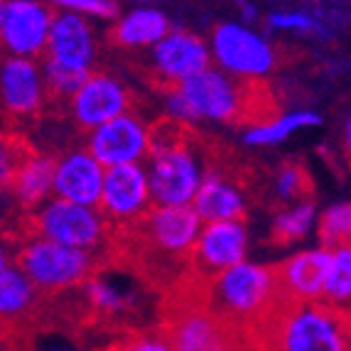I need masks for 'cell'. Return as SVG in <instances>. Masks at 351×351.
<instances>
[{
	"label": "cell",
	"mask_w": 351,
	"mask_h": 351,
	"mask_svg": "<svg viewBox=\"0 0 351 351\" xmlns=\"http://www.w3.org/2000/svg\"><path fill=\"white\" fill-rule=\"evenodd\" d=\"M3 12H5V0H0V20H3Z\"/></svg>",
	"instance_id": "obj_37"
},
{
	"label": "cell",
	"mask_w": 351,
	"mask_h": 351,
	"mask_svg": "<svg viewBox=\"0 0 351 351\" xmlns=\"http://www.w3.org/2000/svg\"><path fill=\"white\" fill-rule=\"evenodd\" d=\"M12 263L23 270L40 293L49 295L84 285L101 265L96 253L62 246L40 236H29L18 248Z\"/></svg>",
	"instance_id": "obj_6"
},
{
	"label": "cell",
	"mask_w": 351,
	"mask_h": 351,
	"mask_svg": "<svg viewBox=\"0 0 351 351\" xmlns=\"http://www.w3.org/2000/svg\"><path fill=\"white\" fill-rule=\"evenodd\" d=\"M317 209L310 199L295 202L287 209L278 211L273 228H270V241L276 246H290V243H298L304 236L310 234L312 226H315Z\"/></svg>",
	"instance_id": "obj_26"
},
{
	"label": "cell",
	"mask_w": 351,
	"mask_h": 351,
	"mask_svg": "<svg viewBox=\"0 0 351 351\" xmlns=\"http://www.w3.org/2000/svg\"><path fill=\"white\" fill-rule=\"evenodd\" d=\"M37 351H76V349H69V346H47V349H37Z\"/></svg>",
	"instance_id": "obj_36"
},
{
	"label": "cell",
	"mask_w": 351,
	"mask_h": 351,
	"mask_svg": "<svg viewBox=\"0 0 351 351\" xmlns=\"http://www.w3.org/2000/svg\"><path fill=\"white\" fill-rule=\"evenodd\" d=\"M27 226L32 236L88 253H99V248H104L113 234L111 223L106 221L99 206L74 204L57 197L29 211Z\"/></svg>",
	"instance_id": "obj_7"
},
{
	"label": "cell",
	"mask_w": 351,
	"mask_h": 351,
	"mask_svg": "<svg viewBox=\"0 0 351 351\" xmlns=\"http://www.w3.org/2000/svg\"><path fill=\"white\" fill-rule=\"evenodd\" d=\"M130 104V91L121 79L104 71H91L82 88L69 99V113L79 128L94 130L106 121L128 113Z\"/></svg>",
	"instance_id": "obj_14"
},
{
	"label": "cell",
	"mask_w": 351,
	"mask_h": 351,
	"mask_svg": "<svg viewBox=\"0 0 351 351\" xmlns=\"http://www.w3.org/2000/svg\"><path fill=\"white\" fill-rule=\"evenodd\" d=\"M138 3H145L147 5V3H160V0H138Z\"/></svg>",
	"instance_id": "obj_38"
},
{
	"label": "cell",
	"mask_w": 351,
	"mask_h": 351,
	"mask_svg": "<svg viewBox=\"0 0 351 351\" xmlns=\"http://www.w3.org/2000/svg\"><path fill=\"white\" fill-rule=\"evenodd\" d=\"M332 251L324 246L300 251L273 265L276 270L278 293L285 304H307L322 300L324 280H327Z\"/></svg>",
	"instance_id": "obj_15"
},
{
	"label": "cell",
	"mask_w": 351,
	"mask_h": 351,
	"mask_svg": "<svg viewBox=\"0 0 351 351\" xmlns=\"http://www.w3.org/2000/svg\"><path fill=\"white\" fill-rule=\"evenodd\" d=\"M47 101L42 66L35 59L5 57L0 62V104L20 118L37 116Z\"/></svg>",
	"instance_id": "obj_16"
},
{
	"label": "cell",
	"mask_w": 351,
	"mask_h": 351,
	"mask_svg": "<svg viewBox=\"0 0 351 351\" xmlns=\"http://www.w3.org/2000/svg\"><path fill=\"white\" fill-rule=\"evenodd\" d=\"M106 167L88 150H69L54 160L52 197L84 206H99Z\"/></svg>",
	"instance_id": "obj_17"
},
{
	"label": "cell",
	"mask_w": 351,
	"mask_h": 351,
	"mask_svg": "<svg viewBox=\"0 0 351 351\" xmlns=\"http://www.w3.org/2000/svg\"><path fill=\"white\" fill-rule=\"evenodd\" d=\"M52 187H54V158L35 150L18 170L10 189L15 192V197H18V202L25 209L35 211L37 206H42L47 199H52Z\"/></svg>",
	"instance_id": "obj_22"
},
{
	"label": "cell",
	"mask_w": 351,
	"mask_h": 351,
	"mask_svg": "<svg viewBox=\"0 0 351 351\" xmlns=\"http://www.w3.org/2000/svg\"><path fill=\"white\" fill-rule=\"evenodd\" d=\"M192 206L202 223L209 221H243L246 219V197L234 182L217 170H206L202 184L192 199Z\"/></svg>",
	"instance_id": "obj_19"
},
{
	"label": "cell",
	"mask_w": 351,
	"mask_h": 351,
	"mask_svg": "<svg viewBox=\"0 0 351 351\" xmlns=\"http://www.w3.org/2000/svg\"><path fill=\"white\" fill-rule=\"evenodd\" d=\"M177 88L192 108L194 121L204 118L251 128L278 116L276 96L265 79H236L226 71L209 66Z\"/></svg>",
	"instance_id": "obj_2"
},
{
	"label": "cell",
	"mask_w": 351,
	"mask_h": 351,
	"mask_svg": "<svg viewBox=\"0 0 351 351\" xmlns=\"http://www.w3.org/2000/svg\"><path fill=\"white\" fill-rule=\"evenodd\" d=\"M317 236L324 248H337L349 243L351 239V202H341V204H332L324 209L317 223Z\"/></svg>",
	"instance_id": "obj_28"
},
{
	"label": "cell",
	"mask_w": 351,
	"mask_h": 351,
	"mask_svg": "<svg viewBox=\"0 0 351 351\" xmlns=\"http://www.w3.org/2000/svg\"><path fill=\"white\" fill-rule=\"evenodd\" d=\"M204 285L182 278L165 295L160 329L172 351H258L248 332L211 312L202 298Z\"/></svg>",
	"instance_id": "obj_1"
},
{
	"label": "cell",
	"mask_w": 351,
	"mask_h": 351,
	"mask_svg": "<svg viewBox=\"0 0 351 351\" xmlns=\"http://www.w3.org/2000/svg\"><path fill=\"white\" fill-rule=\"evenodd\" d=\"M32 152L35 150L23 135L0 133V189L12 187L15 175H18V170Z\"/></svg>",
	"instance_id": "obj_29"
},
{
	"label": "cell",
	"mask_w": 351,
	"mask_h": 351,
	"mask_svg": "<svg viewBox=\"0 0 351 351\" xmlns=\"http://www.w3.org/2000/svg\"><path fill=\"white\" fill-rule=\"evenodd\" d=\"M145 172L152 204H192L204 170L192 147V128L187 123L165 118L152 125Z\"/></svg>",
	"instance_id": "obj_4"
},
{
	"label": "cell",
	"mask_w": 351,
	"mask_h": 351,
	"mask_svg": "<svg viewBox=\"0 0 351 351\" xmlns=\"http://www.w3.org/2000/svg\"><path fill=\"white\" fill-rule=\"evenodd\" d=\"M258 351H351V315L324 302L285 304L256 339Z\"/></svg>",
	"instance_id": "obj_5"
},
{
	"label": "cell",
	"mask_w": 351,
	"mask_h": 351,
	"mask_svg": "<svg viewBox=\"0 0 351 351\" xmlns=\"http://www.w3.org/2000/svg\"><path fill=\"white\" fill-rule=\"evenodd\" d=\"M150 64L158 88L180 86L187 79L211 66V52L199 35L187 29H170L158 45L150 47Z\"/></svg>",
	"instance_id": "obj_12"
},
{
	"label": "cell",
	"mask_w": 351,
	"mask_h": 351,
	"mask_svg": "<svg viewBox=\"0 0 351 351\" xmlns=\"http://www.w3.org/2000/svg\"><path fill=\"white\" fill-rule=\"evenodd\" d=\"M270 29H280V32H312L317 29V20L307 12H273L268 18Z\"/></svg>",
	"instance_id": "obj_33"
},
{
	"label": "cell",
	"mask_w": 351,
	"mask_h": 351,
	"mask_svg": "<svg viewBox=\"0 0 351 351\" xmlns=\"http://www.w3.org/2000/svg\"><path fill=\"white\" fill-rule=\"evenodd\" d=\"M349 246H351V239H349Z\"/></svg>",
	"instance_id": "obj_39"
},
{
	"label": "cell",
	"mask_w": 351,
	"mask_h": 351,
	"mask_svg": "<svg viewBox=\"0 0 351 351\" xmlns=\"http://www.w3.org/2000/svg\"><path fill=\"white\" fill-rule=\"evenodd\" d=\"M42 76H45L47 96L69 101L82 88V84L91 76V71L74 69V66H64L59 64V62H52V59H45L42 62Z\"/></svg>",
	"instance_id": "obj_27"
},
{
	"label": "cell",
	"mask_w": 351,
	"mask_h": 351,
	"mask_svg": "<svg viewBox=\"0 0 351 351\" xmlns=\"http://www.w3.org/2000/svg\"><path fill=\"white\" fill-rule=\"evenodd\" d=\"M96 54H99V47H96V32L91 23L76 12H54L45 59H52V62H59L64 66H74V69L91 71Z\"/></svg>",
	"instance_id": "obj_18"
},
{
	"label": "cell",
	"mask_w": 351,
	"mask_h": 351,
	"mask_svg": "<svg viewBox=\"0 0 351 351\" xmlns=\"http://www.w3.org/2000/svg\"><path fill=\"white\" fill-rule=\"evenodd\" d=\"M106 351H172L170 341L162 329H147V332L123 334L118 341H113Z\"/></svg>",
	"instance_id": "obj_31"
},
{
	"label": "cell",
	"mask_w": 351,
	"mask_h": 351,
	"mask_svg": "<svg viewBox=\"0 0 351 351\" xmlns=\"http://www.w3.org/2000/svg\"><path fill=\"white\" fill-rule=\"evenodd\" d=\"M10 263H12L10 251H8V246H5V243H3V241H0V273H3V270H5Z\"/></svg>",
	"instance_id": "obj_35"
},
{
	"label": "cell",
	"mask_w": 351,
	"mask_h": 351,
	"mask_svg": "<svg viewBox=\"0 0 351 351\" xmlns=\"http://www.w3.org/2000/svg\"><path fill=\"white\" fill-rule=\"evenodd\" d=\"M152 206L150 182L143 162L113 165L106 167L104 189H101L99 211L111 223V228H123L135 223Z\"/></svg>",
	"instance_id": "obj_11"
},
{
	"label": "cell",
	"mask_w": 351,
	"mask_h": 351,
	"mask_svg": "<svg viewBox=\"0 0 351 351\" xmlns=\"http://www.w3.org/2000/svg\"><path fill=\"white\" fill-rule=\"evenodd\" d=\"M40 290L15 263L0 273V322H18L35 310Z\"/></svg>",
	"instance_id": "obj_23"
},
{
	"label": "cell",
	"mask_w": 351,
	"mask_h": 351,
	"mask_svg": "<svg viewBox=\"0 0 351 351\" xmlns=\"http://www.w3.org/2000/svg\"><path fill=\"white\" fill-rule=\"evenodd\" d=\"M86 150L104 167L143 162L150 152V128L135 113L111 118L99 128L88 130Z\"/></svg>",
	"instance_id": "obj_13"
},
{
	"label": "cell",
	"mask_w": 351,
	"mask_h": 351,
	"mask_svg": "<svg viewBox=\"0 0 351 351\" xmlns=\"http://www.w3.org/2000/svg\"><path fill=\"white\" fill-rule=\"evenodd\" d=\"M170 18L162 10L150 5L133 8L125 12L123 18H118L113 27L108 29V40L118 47L125 49H141L158 45L167 32H170Z\"/></svg>",
	"instance_id": "obj_20"
},
{
	"label": "cell",
	"mask_w": 351,
	"mask_h": 351,
	"mask_svg": "<svg viewBox=\"0 0 351 351\" xmlns=\"http://www.w3.org/2000/svg\"><path fill=\"white\" fill-rule=\"evenodd\" d=\"M52 8L66 12H76V15H84V18H101V20H111L118 15L116 0H45Z\"/></svg>",
	"instance_id": "obj_32"
},
{
	"label": "cell",
	"mask_w": 351,
	"mask_h": 351,
	"mask_svg": "<svg viewBox=\"0 0 351 351\" xmlns=\"http://www.w3.org/2000/svg\"><path fill=\"white\" fill-rule=\"evenodd\" d=\"M82 287H84V302H86L91 315L106 317V319H118V317H125L130 312H135L138 298L118 278H111L96 270Z\"/></svg>",
	"instance_id": "obj_21"
},
{
	"label": "cell",
	"mask_w": 351,
	"mask_h": 351,
	"mask_svg": "<svg viewBox=\"0 0 351 351\" xmlns=\"http://www.w3.org/2000/svg\"><path fill=\"white\" fill-rule=\"evenodd\" d=\"M248 231L243 221H209L202 223L199 236L189 253L187 278L206 285L214 276L231 265L246 261Z\"/></svg>",
	"instance_id": "obj_9"
},
{
	"label": "cell",
	"mask_w": 351,
	"mask_h": 351,
	"mask_svg": "<svg viewBox=\"0 0 351 351\" xmlns=\"http://www.w3.org/2000/svg\"><path fill=\"white\" fill-rule=\"evenodd\" d=\"M202 298L211 312L248 332L253 341L282 304L273 265L248 261H241L211 278L202 290Z\"/></svg>",
	"instance_id": "obj_3"
},
{
	"label": "cell",
	"mask_w": 351,
	"mask_h": 351,
	"mask_svg": "<svg viewBox=\"0 0 351 351\" xmlns=\"http://www.w3.org/2000/svg\"><path fill=\"white\" fill-rule=\"evenodd\" d=\"M344 152H346V160L351 165V111L346 116V123H344Z\"/></svg>",
	"instance_id": "obj_34"
},
{
	"label": "cell",
	"mask_w": 351,
	"mask_h": 351,
	"mask_svg": "<svg viewBox=\"0 0 351 351\" xmlns=\"http://www.w3.org/2000/svg\"><path fill=\"white\" fill-rule=\"evenodd\" d=\"M211 59L236 79H265L276 69L278 54L265 37L239 23H221L211 32Z\"/></svg>",
	"instance_id": "obj_8"
},
{
	"label": "cell",
	"mask_w": 351,
	"mask_h": 351,
	"mask_svg": "<svg viewBox=\"0 0 351 351\" xmlns=\"http://www.w3.org/2000/svg\"><path fill=\"white\" fill-rule=\"evenodd\" d=\"M322 118L315 111H293V113H278V116L268 118L263 123L251 125L243 135L246 145L265 147V145H278V143L287 141L295 130L310 128V125H319Z\"/></svg>",
	"instance_id": "obj_24"
},
{
	"label": "cell",
	"mask_w": 351,
	"mask_h": 351,
	"mask_svg": "<svg viewBox=\"0 0 351 351\" xmlns=\"http://www.w3.org/2000/svg\"><path fill=\"white\" fill-rule=\"evenodd\" d=\"M276 194L282 202H302L312 194V180L300 162H282L276 172Z\"/></svg>",
	"instance_id": "obj_30"
},
{
	"label": "cell",
	"mask_w": 351,
	"mask_h": 351,
	"mask_svg": "<svg viewBox=\"0 0 351 351\" xmlns=\"http://www.w3.org/2000/svg\"><path fill=\"white\" fill-rule=\"evenodd\" d=\"M332 258H329V270L327 280H324L322 300L319 302L329 304L334 310L351 315V246L329 248Z\"/></svg>",
	"instance_id": "obj_25"
},
{
	"label": "cell",
	"mask_w": 351,
	"mask_h": 351,
	"mask_svg": "<svg viewBox=\"0 0 351 351\" xmlns=\"http://www.w3.org/2000/svg\"><path fill=\"white\" fill-rule=\"evenodd\" d=\"M54 10L45 0H5L0 20V47L8 57H45Z\"/></svg>",
	"instance_id": "obj_10"
}]
</instances>
